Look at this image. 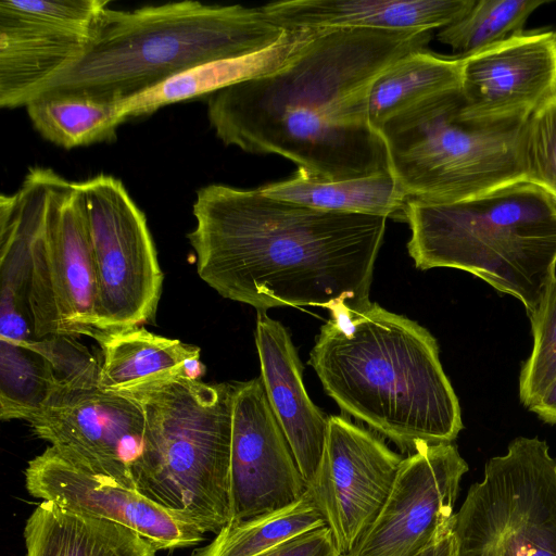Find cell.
I'll list each match as a JSON object with an SVG mask.
<instances>
[{
    "mask_svg": "<svg viewBox=\"0 0 556 556\" xmlns=\"http://www.w3.org/2000/svg\"><path fill=\"white\" fill-rule=\"evenodd\" d=\"M462 58L459 114L471 123L523 124L556 93V30L519 31Z\"/></svg>",
    "mask_w": 556,
    "mask_h": 556,
    "instance_id": "15",
    "label": "cell"
},
{
    "mask_svg": "<svg viewBox=\"0 0 556 556\" xmlns=\"http://www.w3.org/2000/svg\"><path fill=\"white\" fill-rule=\"evenodd\" d=\"M520 152L525 180L556 199V93L522 125Z\"/></svg>",
    "mask_w": 556,
    "mask_h": 556,
    "instance_id": "31",
    "label": "cell"
},
{
    "mask_svg": "<svg viewBox=\"0 0 556 556\" xmlns=\"http://www.w3.org/2000/svg\"><path fill=\"white\" fill-rule=\"evenodd\" d=\"M530 410L535 413L543 421L556 424V380Z\"/></svg>",
    "mask_w": 556,
    "mask_h": 556,
    "instance_id": "34",
    "label": "cell"
},
{
    "mask_svg": "<svg viewBox=\"0 0 556 556\" xmlns=\"http://www.w3.org/2000/svg\"><path fill=\"white\" fill-rule=\"evenodd\" d=\"M463 58L434 54L425 49L399 59L374 81L368 117L378 132L392 116L427 98L460 88Z\"/></svg>",
    "mask_w": 556,
    "mask_h": 556,
    "instance_id": "25",
    "label": "cell"
},
{
    "mask_svg": "<svg viewBox=\"0 0 556 556\" xmlns=\"http://www.w3.org/2000/svg\"><path fill=\"white\" fill-rule=\"evenodd\" d=\"M456 556H556V459L539 438L489 459L455 513Z\"/></svg>",
    "mask_w": 556,
    "mask_h": 556,
    "instance_id": "9",
    "label": "cell"
},
{
    "mask_svg": "<svg viewBox=\"0 0 556 556\" xmlns=\"http://www.w3.org/2000/svg\"><path fill=\"white\" fill-rule=\"evenodd\" d=\"M108 0H2L0 106H25L85 52Z\"/></svg>",
    "mask_w": 556,
    "mask_h": 556,
    "instance_id": "12",
    "label": "cell"
},
{
    "mask_svg": "<svg viewBox=\"0 0 556 556\" xmlns=\"http://www.w3.org/2000/svg\"><path fill=\"white\" fill-rule=\"evenodd\" d=\"M545 0H479L458 21L442 28L438 39L467 56L522 31L528 17Z\"/></svg>",
    "mask_w": 556,
    "mask_h": 556,
    "instance_id": "29",
    "label": "cell"
},
{
    "mask_svg": "<svg viewBox=\"0 0 556 556\" xmlns=\"http://www.w3.org/2000/svg\"><path fill=\"white\" fill-rule=\"evenodd\" d=\"M60 389L48 361L29 348L0 339V417L28 420Z\"/></svg>",
    "mask_w": 556,
    "mask_h": 556,
    "instance_id": "28",
    "label": "cell"
},
{
    "mask_svg": "<svg viewBox=\"0 0 556 556\" xmlns=\"http://www.w3.org/2000/svg\"><path fill=\"white\" fill-rule=\"evenodd\" d=\"M320 29L287 31L274 46L233 58L210 61L122 102L125 121L159 109L211 96L229 86L277 71L295 58Z\"/></svg>",
    "mask_w": 556,
    "mask_h": 556,
    "instance_id": "21",
    "label": "cell"
},
{
    "mask_svg": "<svg viewBox=\"0 0 556 556\" xmlns=\"http://www.w3.org/2000/svg\"><path fill=\"white\" fill-rule=\"evenodd\" d=\"M233 393L235 383L185 378L124 393L140 403L149 431L136 490L203 533L230 522Z\"/></svg>",
    "mask_w": 556,
    "mask_h": 556,
    "instance_id": "6",
    "label": "cell"
},
{
    "mask_svg": "<svg viewBox=\"0 0 556 556\" xmlns=\"http://www.w3.org/2000/svg\"><path fill=\"white\" fill-rule=\"evenodd\" d=\"M28 493L41 501L125 526L157 549L195 545L204 533L159 506L139 491L98 476L63 457L52 446L29 460Z\"/></svg>",
    "mask_w": 556,
    "mask_h": 556,
    "instance_id": "17",
    "label": "cell"
},
{
    "mask_svg": "<svg viewBox=\"0 0 556 556\" xmlns=\"http://www.w3.org/2000/svg\"><path fill=\"white\" fill-rule=\"evenodd\" d=\"M25 108L40 136L64 149L114 140L117 127L126 122L122 102L80 92L43 93Z\"/></svg>",
    "mask_w": 556,
    "mask_h": 556,
    "instance_id": "26",
    "label": "cell"
},
{
    "mask_svg": "<svg viewBox=\"0 0 556 556\" xmlns=\"http://www.w3.org/2000/svg\"><path fill=\"white\" fill-rule=\"evenodd\" d=\"M403 457L343 416H329L327 441L307 491L330 529L338 556H349L376 521Z\"/></svg>",
    "mask_w": 556,
    "mask_h": 556,
    "instance_id": "13",
    "label": "cell"
},
{
    "mask_svg": "<svg viewBox=\"0 0 556 556\" xmlns=\"http://www.w3.org/2000/svg\"><path fill=\"white\" fill-rule=\"evenodd\" d=\"M459 89L427 98L378 130L390 172L408 199L422 204L467 200L525 180L523 124L483 126L459 114Z\"/></svg>",
    "mask_w": 556,
    "mask_h": 556,
    "instance_id": "7",
    "label": "cell"
},
{
    "mask_svg": "<svg viewBox=\"0 0 556 556\" xmlns=\"http://www.w3.org/2000/svg\"><path fill=\"white\" fill-rule=\"evenodd\" d=\"M468 465L453 443H421L401 462L376 521L349 556H415L453 532Z\"/></svg>",
    "mask_w": 556,
    "mask_h": 556,
    "instance_id": "14",
    "label": "cell"
},
{
    "mask_svg": "<svg viewBox=\"0 0 556 556\" xmlns=\"http://www.w3.org/2000/svg\"><path fill=\"white\" fill-rule=\"evenodd\" d=\"M187 238L200 278L222 296L267 311L367 307L387 217L323 211L212 184L197 191Z\"/></svg>",
    "mask_w": 556,
    "mask_h": 556,
    "instance_id": "2",
    "label": "cell"
},
{
    "mask_svg": "<svg viewBox=\"0 0 556 556\" xmlns=\"http://www.w3.org/2000/svg\"><path fill=\"white\" fill-rule=\"evenodd\" d=\"M30 213L29 311L35 338L91 337L97 328V275L80 182L33 167L21 184Z\"/></svg>",
    "mask_w": 556,
    "mask_h": 556,
    "instance_id": "8",
    "label": "cell"
},
{
    "mask_svg": "<svg viewBox=\"0 0 556 556\" xmlns=\"http://www.w3.org/2000/svg\"><path fill=\"white\" fill-rule=\"evenodd\" d=\"M286 33L262 7L199 1L135 10L108 5L83 55L34 98L80 92L123 102L203 63L267 49Z\"/></svg>",
    "mask_w": 556,
    "mask_h": 556,
    "instance_id": "4",
    "label": "cell"
},
{
    "mask_svg": "<svg viewBox=\"0 0 556 556\" xmlns=\"http://www.w3.org/2000/svg\"><path fill=\"white\" fill-rule=\"evenodd\" d=\"M431 38L432 30L320 29L277 71L212 93L210 125L225 146L280 155L315 179L389 173L387 147L369 123L370 88Z\"/></svg>",
    "mask_w": 556,
    "mask_h": 556,
    "instance_id": "1",
    "label": "cell"
},
{
    "mask_svg": "<svg viewBox=\"0 0 556 556\" xmlns=\"http://www.w3.org/2000/svg\"><path fill=\"white\" fill-rule=\"evenodd\" d=\"M529 318L533 348L520 372L519 397L530 409L556 380V278Z\"/></svg>",
    "mask_w": 556,
    "mask_h": 556,
    "instance_id": "30",
    "label": "cell"
},
{
    "mask_svg": "<svg viewBox=\"0 0 556 556\" xmlns=\"http://www.w3.org/2000/svg\"><path fill=\"white\" fill-rule=\"evenodd\" d=\"M415 556H456V542L453 532Z\"/></svg>",
    "mask_w": 556,
    "mask_h": 556,
    "instance_id": "35",
    "label": "cell"
},
{
    "mask_svg": "<svg viewBox=\"0 0 556 556\" xmlns=\"http://www.w3.org/2000/svg\"><path fill=\"white\" fill-rule=\"evenodd\" d=\"M99 388L128 393L173 379L201 380L200 348L154 334L144 327L102 333Z\"/></svg>",
    "mask_w": 556,
    "mask_h": 556,
    "instance_id": "20",
    "label": "cell"
},
{
    "mask_svg": "<svg viewBox=\"0 0 556 556\" xmlns=\"http://www.w3.org/2000/svg\"><path fill=\"white\" fill-rule=\"evenodd\" d=\"M23 344L43 356L60 389L91 390L99 388L101 363L77 338L62 334L35 338Z\"/></svg>",
    "mask_w": 556,
    "mask_h": 556,
    "instance_id": "32",
    "label": "cell"
},
{
    "mask_svg": "<svg viewBox=\"0 0 556 556\" xmlns=\"http://www.w3.org/2000/svg\"><path fill=\"white\" fill-rule=\"evenodd\" d=\"M257 556H338L332 533L327 526L316 528Z\"/></svg>",
    "mask_w": 556,
    "mask_h": 556,
    "instance_id": "33",
    "label": "cell"
},
{
    "mask_svg": "<svg viewBox=\"0 0 556 556\" xmlns=\"http://www.w3.org/2000/svg\"><path fill=\"white\" fill-rule=\"evenodd\" d=\"M26 556H156L157 547L119 523L41 501L24 528Z\"/></svg>",
    "mask_w": 556,
    "mask_h": 556,
    "instance_id": "22",
    "label": "cell"
},
{
    "mask_svg": "<svg viewBox=\"0 0 556 556\" xmlns=\"http://www.w3.org/2000/svg\"><path fill=\"white\" fill-rule=\"evenodd\" d=\"M415 266L448 267L518 299L530 317L556 278V199L518 180L446 204L408 202Z\"/></svg>",
    "mask_w": 556,
    "mask_h": 556,
    "instance_id": "5",
    "label": "cell"
},
{
    "mask_svg": "<svg viewBox=\"0 0 556 556\" xmlns=\"http://www.w3.org/2000/svg\"><path fill=\"white\" fill-rule=\"evenodd\" d=\"M326 521L306 490L294 504L222 528L207 545L192 556H257Z\"/></svg>",
    "mask_w": 556,
    "mask_h": 556,
    "instance_id": "27",
    "label": "cell"
},
{
    "mask_svg": "<svg viewBox=\"0 0 556 556\" xmlns=\"http://www.w3.org/2000/svg\"><path fill=\"white\" fill-rule=\"evenodd\" d=\"M255 344L267 400L308 486L324 455L329 417L306 392L303 366L288 329L265 311H257Z\"/></svg>",
    "mask_w": 556,
    "mask_h": 556,
    "instance_id": "18",
    "label": "cell"
},
{
    "mask_svg": "<svg viewBox=\"0 0 556 556\" xmlns=\"http://www.w3.org/2000/svg\"><path fill=\"white\" fill-rule=\"evenodd\" d=\"M258 190L270 198L323 211L378 215L406 222L408 199L391 172L325 181L298 169L289 179L262 186Z\"/></svg>",
    "mask_w": 556,
    "mask_h": 556,
    "instance_id": "24",
    "label": "cell"
},
{
    "mask_svg": "<svg viewBox=\"0 0 556 556\" xmlns=\"http://www.w3.org/2000/svg\"><path fill=\"white\" fill-rule=\"evenodd\" d=\"M308 363L343 412L403 451L452 443L463 429L434 337L377 303L331 315Z\"/></svg>",
    "mask_w": 556,
    "mask_h": 556,
    "instance_id": "3",
    "label": "cell"
},
{
    "mask_svg": "<svg viewBox=\"0 0 556 556\" xmlns=\"http://www.w3.org/2000/svg\"><path fill=\"white\" fill-rule=\"evenodd\" d=\"M476 0H289L262 7L286 31L372 28L433 30L462 18Z\"/></svg>",
    "mask_w": 556,
    "mask_h": 556,
    "instance_id": "19",
    "label": "cell"
},
{
    "mask_svg": "<svg viewBox=\"0 0 556 556\" xmlns=\"http://www.w3.org/2000/svg\"><path fill=\"white\" fill-rule=\"evenodd\" d=\"M27 422L36 437L73 464L136 489L149 431L144 412L132 396L100 388L59 389Z\"/></svg>",
    "mask_w": 556,
    "mask_h": 556,
    "instance_id": "11",
    "label": "cell"
},
{
    "mask_svg": "<svg viewBox=\"0 0 556 556\" xmlns=\"http://www.w3.org/2000/svg\"><path fill=\"white\" fill-rule=\"evenodd\" d=\"M79 182L97 275V328L110 333L152 323L164 276L144 213L111 175Z\"/></svg>",
    "mask_w": 556,
    "mask_h": 556,
    "instance_id": "10",
    "label": "cell"
},
{
    "mask_svg": "<svg viewBox=\"0 0 556 556\" xmlns=\"http://www.w3.org/2000/svg\"><path fill=\"white\" fill-rule=\"evenodd\" d=\"M30 213L21 185L0 197V339L22 343L35 339L29 311Z\"/></svg>",
    "mask_w": 556,
    "mask_h": 556,
    "instance_id": "23",
    "label": "cell"
},
{
    "mask_svg": "<svg viewBox=\"0 0 556 556\" xmlns=\"http://www.w3.org/2000/svg\"><path fill=\"white\" fill-rule=\"evenodd\" d=\"M306 490L261 377L235 383L230 522L287 507L298 502Z\"/></svg>",
    "mask_w": 556,
    "mask_h": 556,
    "instance_id": "16",
    "label": "cell"
}]
</instances>
